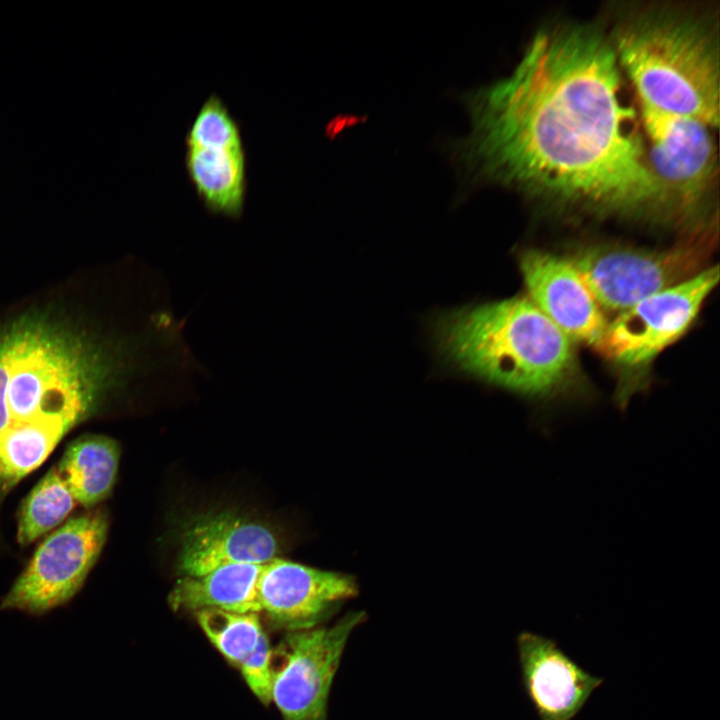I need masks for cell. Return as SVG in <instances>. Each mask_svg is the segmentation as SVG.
Instances as JSON below:
<instances>
[{
    "label": "cell",
    "mask_w": 720,
    "mask_h": 720,
    "mask_svg": "<svg viewBox=\"0 0 720 720\" xmlns=\"http://www.w3.org/2000/svg\"><path fill=\"white\" fill-rule=\"evenodd\" d=\"M599 32H539L507 78L465 97L471 132L454 145L467 176L624 214L668 211Z\"/></svg>",
    "instance_id": "6da1fadb"
},
{
    "label": "cell",
    "mask_w": 720,
    "mask_h": 720,
    "mask_svg": "<svg viewBox=\"0 0 720 720\" xmlns=\"http://www.w3.org/2000/svg\"><path fill=\"white\" fill-rule=\"evenodd\" d=\"M169 330L98 340L47 314L0 328V490L37 469L62 438L132 376H175Z\"/></svg>",
    "instance_id": "7a4b0ae2"
},
{
    "label": "cell",
    "mask_w": 720,
    "mask_h": 720,
    "mask_svg": "<svg viewBox=\"0 0 720 720\" xmlns=\"http://www.w3.org/2000/svg\"><path fill=\"white\" fill-rule=\"evenodd\" d=\"M433 338L457 370L530 397L552 394L574 365L572 341L522 297L444 312L433 322Z\"/></svg>",
    "instance_id": "3957f363"
},
{
    "label": "cell",
    "mask_w": 720,
    "mask_h": 720,
    "mask_svg": "<svg viewBox=\"0 0 720 720\" xmlns=\"http://www.w3.org/2000/svg\"><path fill=\"white\" fill-rule=\"evenodd\" d=\"M612 47L640 103L718 125V40L703 18L674 9L646 11L618 28Z\"/></svg>",
    "instance_id": "277c9868"
},
{
    "label": "cell",
    "mask_w": 720,
    "mask_h": 720,
    "mask_svg": "<svg viewBox=\"0 0 720 720\" xmlns=\"http://www.w3.org/2000/svg\"><path fill=\"white\" fill-rule=\"evenodd\" d=\"M366 616L350 611L332 625L289 631L272 649L271 702L282 720H327L330 690L345 647Z\"/></svg>",
    "instance_id": "5b68a950"
},
{
    "label": "cell",
    "mask_w": 720,
    "mask_h": 720,
    "mask_svg": "<svg viewBox=\"0 0 720 720\" xmlns=\"http://www.w3.org/2000/svg\"><path fill=\"white\" fill-rule=\"evenodd\" d=\"M107 533L108 520L102 512L69 519L40 543L2 598L0 611L40 616L68 603L97 562Z\"/></svg>",
    "instance_id": "8992f818"
},
{
    "label": "cell",
    "mask_w": 720,
    "mask_h": 720,
    "mask_svg": "<svg viewBox=\"0 0 720 720\" xmlns=\"http://www.w3.org/2000/svg\"><path fill=\"white\" fill-rule=\"evenodd\" d=\"M701 259L699 248L688 245L667 250L599 245L569 261L598 306L621 313L695 275Z\"/></svg>",
    "instance_id": "52a82bcc"
},
{
    "label": "cell",
    "mask_w": 720,
    "mask_h": 720,
    "mask_svg": "<svg viewBox=\"0 0 720 720\" xmlns=\"http://www.w3.org/2000/svg\"><path fill=\"white\" fill-rule=\"evenodd\" d=\"M640 108L650 170L669 212L688 218L704 200L715 176L716 151L711 126L642 103Z\"/></svg>",
    "instance_id": "ba28073f"
},
{
    "label": "cell",
    "mask_w": 720,
    "mask_h": 720,
    "mask_svg": "<svg viewBox=\"0 0 720 720\" xmlns=\"http://www.w3.org/2000/svg\"><path fill=\"white\" fill-rule=\"evenodd\" d=\"M718 280L709 267L641 300L608 324L599 349L624 367L647 365L685 333Z\"/></svg>",
    "instance_id": "9c48e42d"
},
{
    "label": "cell",
    "mask_w": 720,
    "mask_h": 720,
    "mask_svg": "<svg viewBox=\"0 0 720 720\" xmlns=\"http://www.w3.org/2000/svg\"><path fill=\"white\" fill-rule=\"evenodd\" d=\"M358 593L348 575L274 558L258 579L261 611L289 631L319 626Z\"/></svg>",
    "instance_id": "30bf717a"
},
{
    "label": "cell",
    "mask_w": 720,
    "mask_h": 720,
    "mask_svg": "<svg viewBox=\"0 0 720 720\" xmlns=\"http://www.w3.org/2000/svg\"><path fill=\"white\" fill-rule=\"evenodd\" d=\"M523 690L539 720H573L604 679L584 670L552 638L516 637Z\"/></svg>",
    "instance_id": "8fae6325"
},
{
    "label": "cell",
    "mask_w": 720,
    "mask_h": 720,
    "mask_svg": "<svg viewBox=\"0 0 720 720\" xmlns=\"http://www.w3.org/2000/svg\"><path fill=\"white\" fill-rule=\"evenodd\" d=\"M520 269L531 301L571 341L600 347L608 323L569 260L527 250Z\"/></svg>",
    "instance_id": "7c38bea8"
},
{
    "label": "cell",
    "mask_w": 720,
    "mask_h": 720,
    "mask_svg": "<svg viewBox=\"0 0 720 720\" xmlns=\"http://www.w3.org/2000/svg\"><path fill=\"white\" fill-rule=\"evenodd\" d=\"M275 534L264 524L221 512L193 520L181 537L178 568L199 576L230 564H265L277 557Z\"/></svg>",
    "instance_id": "4fadbf2b"
},
{
    "label": "cell",
    "mask_w": 720,
    "mask_h": 720,
    "mask_svg": "<svg viewBox=\"0 0 720 720\" xmlns=\"http://www.w3.org/2000/svg\"><path fill=\"white\" fill-rule=\"evenodd\" d=\"M262 565L230 564L199 576H183L174 585L168 600L176 610L219 609L258 613V579Z\"/></svg>",
    "instance_id": "5bb4252c"
},
{
    "label": "cell",
    "mask_w": 720,
    "mask_h": 720,
    "mask_svg": "<svg viewBox=\"0 0 720 720\" xmlns=\"http://www.w3.org/2000/svg\"><path fill=\"white\" fill-rule=\"evenodd\" d=\"M188 177L205 208L229 219L242 216L246 196V161L242 149L186 147Z\"/></svg>",
    "instance_id": "9a60e30c"
},
{
    "label": "cell",
    "mask_w": 720,
    "mask_h": 720,
    "mask_svg": "<svg viewBox=\"0 0 720 720\" xmlns=\"http://www.w3.org/2000/svg\"><path fill=\"white\" fill-rule=\"evenodd\" d=\"M120 452L116 440L99 434H85L67 446L55 467L77 504L89 509L111 494Z\"/></svg>",
    "instance_id": "2e32d148"
},
{
    "label": "cell",
    "mask_w": 720,
    "mask_h": 720,
    "mask_svg": "<svg viewBox=\"0 0 720 720\" xmlns=\"http://www.w3.org/2000/svg\"><path fill=\"white\" fill-rule=\"evenodd\" d=\"M77 502L53 466L24 499L18 516L17 540L29 545L65 520Z\"/></svg>",
    "instance_id": "e0dca14e"
},
{
    "label": "cell",
    "mask_w": 720,
    "mask_h": 720,
    "mask_svg": "<svg viewBox=\"0 0 720 720\" xmlns=\"http://www.w3.org/2000/svg\"><path fill=\"white\" fill-rule=\"evenodd\" d=\"M196 616L209 641L236 666L256 648L264 634L257 613L204 609Z\"/></svg>",
    "instance_id": "ac0fdd59"
},
{
    "label": "cell",
    "mask_w": 720,
    "mask_h": 720,
    "mask_svg": "<svg viewBox=\"0 0 720 720\" xmlns=\"http://www.w3.org/2000/svg\"><path fill=\"white\" fill-rule=\"evenodd\" d=\"M186 147L242 149L238 122L216 94L202 104L185 137Z\"/></svg>",
    "instance_id": "d6986e66"
},
{
    "label": "cell",
    "mask_w": 720,
    "mask_h": 720,
    "mask_svg": "<svg viewBox=\"0 0 720 720\" xmlns=\"http://www.w3.org/2000/svg\"><path fill=\"white\" fill-rule=\"evenodd\" d=\"M271 659L272 649L264 633L256 648L238 666L249 689L264 704L271 702Z\"/></svg>",
    "instance_id": "ffe728a7"
}]
</instances>
